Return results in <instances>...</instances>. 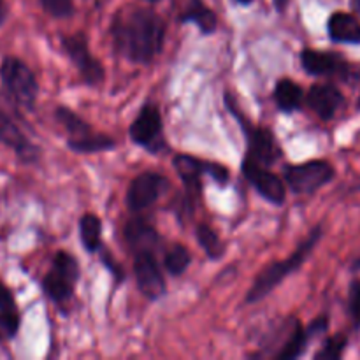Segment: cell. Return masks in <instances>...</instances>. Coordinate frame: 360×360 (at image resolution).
<instances>
[{"mask_svg":"<svg viewBox=\"0 0 360 360\" xmlns=\"http://www.w3.org/2000/svg\"><path fill=\"white\" fill-rule=\"evenodd\" d=\"M112 49L136 65H150L162 53L167 25L148 7H122L111 21Z\"/></svg>","mask_w":360,"mask_h":360,"instance_id":"1","label":"cell"},{"mask_svg":"<svg viewBox=\"0 0 360 360\" xmlns=\"http://www.w3.org/2000/svg\"><path fill=\"white\" fill-rule=\"evenodd\" d=\"M322 238L323 225L319 224L308 232V236L299 243L297 248H295L287 259L274 260V262L267 264V266L257 274L255 281H253L252 287L246 292L245 304H257V302L266 299L269 294H273V290L278 285L283 283L292 273H295V271H299L304 266V262L308 260V257L311 255L313 250H315V246L319 245Z\"/></svg>","mask_w":360,"mask_h":360,"instance_id":"2","label":"cell"},{"mask_svg":"<svg viewBox=\"0 0 360 360\" xmlns=\"http://www.w3.org/2000/svg\"><path fill=\"white\" fill-rule=\"evenodd\" d=\"M225 105H227L231 115L234 116L236 122L241 127L243 134H245L246 150H248L246 151V157L266 165V167L278 164L285 157V151L281 148L280 141L276 139V136H274V132L269 127H260L250 122L243 115L241 109H238V105H236V102L232 101V97L229 94L225 95Z\"/></svg>","mask_w":360,"mask_h":360,"instance_id":"3","label":"cell"},{"mask_svg":"<svg viewBox=\"0 0 360 360\" xmlns=\"http://www.w3.org/2000/svg\"><path fill=\"white\" fill-rule=\"evenodd\" d=\"M0 83L4 91L16 108L32 111L39 97V81L30 67L13 55L4 56L0 62Z\"/></svg>","mask_w":360,"mask_h":360,"instance_id":"4","label":"cell"},{"mask_svg":"<svg viewBox=\"0 0 360 360\" xmlns=\"http://www.w3.org/2000/svg\"><path fill=\"white\" fill-rule=\"evenodd\" d=\"M79 276L81 269L76 257L72 253L60 250L55 253L48 273L42 278V290L53 304L63 308L74 297V288L79 281Z\"/></svg>","mask_w":360,"mask_h":360,"instance_id":"5","label":"cell"},{"mask_svg":"<svg viewBox=\"0 0 360 360\" xmlns=\"http://www.w3.org/2000/svg\"><path fill=\"white\" fill-rule=\"evenodd\" d=\"M285 185L295 195H311L336 178V169L329 160L313 158L301 164H288L283 167Z\"/></svg>","mask_w":360,"mask_h":360,"instance_id":"6","label":"cell"},{"mask_svg":"<svg viewBox=\"0 0 360 360\" xmlns=\"http://www.w3.org/2000/svg\"><path fill=\"white\" fill-rule=\"evenodd\" d=\"M62 49L65 51L67 58L74 63L76 70L79 72L81 81L86 86H98L104 83L105 70L101 60L91 55L88 37L83 32H74V34L63 35Z\"/></svg>","mask_w":360,"mask_h":360,"instance_id":"7","label":"cell"},{"mask_svg":"<svg viewBox=\"0 0 360 360\" xmlns=\"http://www.w3.org/2000/svg\"><path fill=\"white\" fill-rule=\"evenodd\" d=\"M129 136L134 144L144 148L148 153L158 155L165 148L164 120L157 104L146 102L129 127Z\"/></svg>","mask_w":360,"mask_h":360,"instance_id":"8","label":"cell"},{"mask_svg":"<svg viewBox=\"0 0 360 360\" xmlns=\"http://www.w3.org/2000/svg\"><path fill=\"white\" fill-rule=\"evenodd\" d=\"M241 172L260 197H264L273 206H283L287 200V185L283 176H278L269 167L252 160L250 157L243 158Z\"/></svg>","mask_w":360,"mask_h":360,"instance_id":"9","label":"cell"},{"mask_svg":"<svg viewBox=\"0 0 360 360\" xmlns=\"http://www.w3.org/2000/svg\"><path fill=\"white\" fill-rule=\"evenodd\" d=\"M169 188V179L155 171H144L130 181L127 188L125 204L130 213H143L153 206Z\"/></svg>","mask_w":360,"mask_h":360,"instance_id":"10","label":"cell"},{"mask_svg":"<svg viewBox=\"0 0 360 360\" xmlns=\"http://www.w3.org/2000/svg\"><path fill=\"white\" fill-rule=\"evenodd\" d=\"M134 276L137 288L148 301H158L167 292L164 273L155 252H137L134 259Z\"/></svg>","mask_w":360,"mask_h":360,"instance_id":"11","label":"cell"},{"mask_svg":"<svg viewBox=\"0 0 360 360\" xmlns=\"http://www.w3.org/2000/svg\"><path fill=\"white\" fill-rule=\"evenodd\" d=\"M301 65L309 76L315 77H338L348 81L352 76V63L340 53L304 48L301 51Z\"/></svg>","mask_w":360,"mask_h":360,"instance_id":"12","label":"cell"},{"mask_svg":"<svg viewBox=\"0 0 360 360\" xmlns=\"http://www.w3.org/2000/svg\"><path fill=\"white\" fill-rule=\"evenodd\" d=\"M0 144L14 151L21 164H35L41 158V148L21 130L13 116L0 109Z\"/></svg>","mask_w":360,"mask_h":360,"instance_id":"13","label":"cell"},{"mask_svg":"<svg viewBox=\"0 0 360 360\" xmlns=\"http://www.w3.org/2000/svg\"><path fill=\"white\" fill-rule=\"evenodd\" d=\"M172 167H174L176 174L179 176V179L185 185L190 199L200 197V193H202V176H210L211 162L193 157V155L178 153L172 158Z\"/></svg>","mask_w":360,"mask_h":360,"instance_id":"14","label":"cell"},{"mask_svg":"<svg viewBox=\"0 0 360 360\" xmlns=\"http://www.w3.org/2000/svg\"><path fill=\"white\" fill-rule=\"evenodd\" d=\"M306 104L322 122H329L345 104V95L333 83H315L306 94Z\"/></svg>","mask_w":360,"mask_h":360,"instance_id":"15","label":"cell"},{"mask_svg":"<svg viewBox=\"0 0 360 360\" xmlns=\"http://www.w3.org/2000/svg\"><path fill=\"white\" fill-rule=\"evenodd\" d=\"M123 236L134 253L137 252H155V248L160 243L157 229L148 218L134 217L123 227Z\"/></svg>","mask_w":360,"mask_h":360,"instance_id":"16","label":"cell"},{"mask_svg":"<svg viewBox=\"0 0 360 360\" xmlns=\"http://www.w3.org/2000/svg\"><path fill=\"white\" fill-rule=\"evenodd\" d=\"M327 34L338 44H360V21L354 14L338 11L327 20Z\"/></svg>","mask_w":360,"mask_h":360,"instance_id":"17","label":"cell"},{"mask_svg":"<svg viewBox=\"0 0 360 360\" xmlns=\"http://www.w3.org/2000/svg\"><path fill=\"white\" fill-rule=\"evenodd\" d=\"M21 326V313L18 309L11 288L0 281V341L14 340Z\"/></svg>","mask_w":360,"mask_h":360,"instance_id":"18","label":"cell"},{"mask_svg":"<svg viewBox=\"0 0 360 360\" xmlns=\"http://www.w3.org/2000/svg\"><path fill=\"white\" fill-rule=\"evenodd\" d=\"M181 23H193L202 35H213L218 28V16L204 0H188L179 14Z\"/></svg>","mask_w":360,"mask_h":360,"instance_id":"19","label":"cell"},{"mask_svg":"<svg viewBox=\"0 0 360 360\" xmlns=\"http://www.w3.org/2000/svg\"><path fill=\"white\" fill-rule=\"evenodd\" d=\"M273 98L276 102L278 111L295 112L301 111L302 104L306 102V94L301 84L292 81L290 77H281L274 84Z\"/></svg>","mask_w":360,"mask_h":360,"instance_id":"20","label":"cell"},{"mask_svg":"<svg viewBox=\"0 0 360 360\" xmlns=\"http://www.w3.org/2000/svg\"><path fill=\"white\" fill-rule=\"evenodd\" d=\"M67 148L74 153L81 155H94V153H104V151H112L116 148V141L108 134H102L94 130V132L86 134L81 139L67 141Z\"/></svg>","mask_w":360,"mask_h":360,"instance_id":"21","label":"cell"},{"mask_svg":"<svg viewBox=\"0 0 360 360\" xmlns=\"http://www.w3.org/2000/svg\"><path fill=\"white\" fill-rule=\"evenodd\" d=\"M55 120L67 132V141L81 139V137H84L86 134L94 132V127H91L86 120L81 118L76 111L67 108V105H58V108L55 109Z\"/></svg>","mask_w":360,"mask_h":360,"instance_id":"22","label":"cell"},{"mask_svg":"<svg viewBox=\"0 0 360 360\" xmlns=\"http://www.w3.org/2000/svg\"><path fill=\"white\" fill-rule=\"evenodd\" d=\"M79 239L88 253L102 250V220L94 213H84L79 218Z\"/></svg>","mask_w":360,"mask_h":360,"instance_id":"23","label":"cell"},{"mask_svg":"<svg viewBox=\"0 0 360 360\" xmlns=\"http://www.w3.org/2000/svg\"><path fill=\"white\" fill-rule=\"evenodd\" d=\"M195 239L200 248L204 250V253L207 255V259L213 260V262H218V260L224 259L225 245L211 225L197 224Z\"/></svg>","mask_w":360,"mask_h":360,"instance_id":"24","label":"cell"},{"mask_svg":"<svg viewBox=\"0 0 360 360\" xmlns=\"http://www.w3.org/2000/svg\"><path fill=\"white\" fill-rule=\"evenodd\" d=\"M190 264H192V253L181 243H172L164 252V269L171 276H183L190 267Z\"/></svg>","mask_w":360,"mask_h":360,"instance_id":"25","label":"cell"},{"mask_svg":"<svg viewBox=\"0 0 360 360\" xmlns=\"http://www.w3.org/2000/svg\"><path fill=\"white\" fill-rule=\"evenodd\" d=\"M348 347V338L345 334H336L323 341V347L313 355L315 360H340Z\"/></svg>","mask_w":360,"mask_h":360,"instance_id":"26","label":"cell"},{"mask_svg":"<svg viewBox=\"0 0 360 360\" xmlns=\"http://www.w3.org/2000/svg\"><path fill=\"white\" fill-rule=\"evenodd\" d=\"M41 6L49 16L58 18H70L74 14V0H41Z\"/></svg>","mask_w":360,"mask_h":360,"instance_id":"27","label":"cell"},{"mask_svg":"<svg viewBox=\"0 0 360 360\" xmlns=\"http://www.w3.org/2000/svg\"><path fill=\"white\" fill-rule=\"evenodd\" d=\"M348 315L355 329L360 327V280H354L348 290Z\"/></svg>","mask_w":360,"mask_h":360,"instance_id":"28","label":"cell"},{"mask_svg":"<svg viewBox=\"0 0 360 360\" xmlns=\"http://www.w3.org/2000/svg\"><path fill=\"white\" fill-rule=\"evenodd\" d=\"M7 14H9V9H7L6 0H0V27H2V25L6 23Z\"/></svg>","mask_w":360,"mask_h":360,"instance_id":"29","label":"cell"},{"mask_svg":"<svg viewBox=\"0 0 360 360\" xmlns=\"http://www.w3.org/2000/svg\"><path fill=\"white\" fill-rule=\"evenodd\" d=\"M352 271H354V273H360V253L355 257L354 262H352Z\"/></svg>","mask_w":360,"mask_h":360,"instance_id":"30","label":"cell"},{"mask_svg":"<svg viewBox=\"0 0 360 360\" xmlns=\"http://www.w3.org/2000/svg\"><path fill=\"white\" fill-rule=\"evenodd\" d=\"M274 6L278 11H285V7L288 6V0H274Z\"/></svg>","mask_w":360,"mask_h":360,"instance_id":"31","label":"cell"},{"mask_svg":"<svg viewBox=\"0 0 360 360\" xmlns=\"http://www.w3.org/2000/svg\"><path fill=\"white\" fill-rule=\"evenodd\" d=\"M352 6H354V9L360 14V0H352Z\"/></svg>","mask_w":360,"mask_h":360,"instance_id":"32","label":"cell"},{"mask_svg":"<svg viewBox=\"0 0 360 360\" xmlns=\"http://www.w3.org/2000/svg\"><path fill=\"white\" fill-rule=\"evenodd\" d=\"M236 4H241V6H250V4L253 2V0H234Z\"/></svg>","mask_w":360,"mask_h":360,"instance_id":"33","label":"cell"},{"mask_svg":"<svg viewBox=\"0 0 360 360\" xmlns=\"http://www.w3.org/2000/svg\"><path fill=\"white\" fill-rule=\"evenodd\" d=\"M146 2H160V0H146Z\"/></svg>","mask_w":360,"mask_h":360,"instance_id":"34","label":"cell"}]
</instances>
